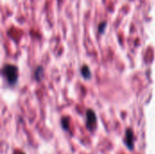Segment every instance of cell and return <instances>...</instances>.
I'll use <instances>...</instances> for the list:
<instances>
[{"mask_svg": "<svg viewBox=\"0 0 155 154\" xmlns=\"http://www.w3.org/2000/svg\"><path fill=\"white\" fill-rule=\"evenodd\" d=\"M2 74L5 78V80L9 85L13 86L17 84L18 77H19L17 66L11 64H5L2 69Z\"/></svg>", "mask_w": 155, "mask_h": 154, "instance_id": "1", "label": "cell"}, {"mask_svg": "<svg viewBox=\"0 0 155 154\" xmlns=\"http://www.w3.org/2000/svg\"><path fill=\"white\" fill-rule=\"evenodd\" d=\"M85 124H86V128L90 132H93L96 128L97 116H96V113L92 109L86 110V113H85Z\"/></svg>", "mask_w": 155, "mask_h": 154, "instance_id": "2", "label": "cell"}, {"mask_svg": "<svg viewBox=\"0 0 155 154\" xmlns=\"http://www.w3.org/2000/svg\"><path fill=\"white\" fill-rule=\"evenodd\" d=\"M134 142H135V137L133 129L127 128L125 130V134L124 138V143L126 146V148L129 151H134Z\"/></svg>", "mask_w": 155, "mask_h": 154, "instance_id": "3", "label": "cell"}, {"mask_svg": "<svg viewBox=\"0 0 155 154\" xmlns=\"http://www.w3.org/2000/svg\"><path fill=\"white\" fill-rule=\"evenodd\" d=\"M80 73H81V75L82 77L84 79V80H90L92 79L93 77V74H92V71L90 69V67L86 64H84L81 69H80Z\"/></svg>", "mask_w": 155, "mask_h": 154, "instance_id": "4", "label": "cell"}, {"mask_svg": "<svg viewBox=\"0 0 155 154\" xmlns=\"http://www.w3.org/2000/svg\"><path fill=\"white\" fill-rule=\"evenodd\" d=\"M34 76H35V79L37 81V82H40L43 77H44V69L41 65H38L35 70V73H34Z\"/></svg>", "mask_w": 155, "mask_h": 154, "instance_id": "5", "label": "cell"}, {"mask_svg": "<svg viewBox=\"0 0 155 154\" xmlns=\"http://www.w3.org/2000/svg\"><path fill=\"white\" fill-rule=\"evenodd\" d=\"M61 126L64 131L68 132L70 127V118L68 116H64L61 119Z\"/></svg>", "mask_w": 155, "mask_h": 154, "instance_id": "6", "label": "cell"}, {"mask_svg": "<svg viewBox=\"0 0 155 154\" xmlns=\"http://www.w3.org/2000/svg\"><path fill=\"white\" fill-rule=\"evenodd\" d=\"M106 27H107V21H102L98 25V32L100 34H104Z\"/></svg>", "mask_w": 155, "mask_h": 154, "instance_id": "7", "label": "cell"}, {"mask_svg": "<svg viewBox=\"0 0 155 154\" xmlns=\"http://www.w3.org/2000/svg\"><path fill=\"white\" fill-rule=\"evenodd\" d=\"M15 154H25V153H24V152H18V153H15Z\"/></svg>", "mask_w": 155, "mask_h": 154, "instance_id": "8", "label": "cell"}]
</instances>
